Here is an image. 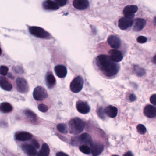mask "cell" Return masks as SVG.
Instances as JSON below:
<instances>
[{
    "mask_svg": "<svg viewBox=\"0 0 156 156\" xmlns=\"http://www.w3.org/2000/svg\"><path fill=\"white\" fill-rule=\"evenodd\" d=\"M96 63L100 70L105 76L112 77L116 75L120 69V66L110 59L109 56L100 55L96 59Z\"/></svg>",
    "mask_w": 156,
    "mask_h": 156,
    "instance_id": "1",
    "label": "cell"
},
{
    "mask_svg": "<svg viewBox=\"0 0 156 156\" xmlns=\"http://www.w3.org/2000/svg\"><path fill=\"white\" fill-rule=\"evenodd\" d=\"M85 127V123L81 119L75 118L69 122V132L72 134L77 135L81 133Z\"/></svg>",
    "mask_w": 156,
    "mask_h": 156,
    "instance_id": "2",
    "label": "cell"
},
{
    "mask_svg": "<svg viewBox=\"0 0 156 156\" xmlns=\"http://www.w3.org/2000/svg\"><path fill=\"white\" fill-rule=\"evenodd\" d=\"M30 33L33 35L40 38H49L50 34L46 30L38 27H30L29 28Z\"/></svg>",
    "mask_w": 156,
    "mask_h": 156,
    "instance_id": "3",
    "label": "cell"
},
{
    "mask_svg": "<svg viewBox=\"0 0 156 156\" xmlns=\"http://www.w3.org/2000/svg\"><path fill=\"white\" fill-rule=\"evenodd\" d=\"M83 83V78L80 76H78L71 82L70 85V90L74 93H78L82 89Z\"/></svg>",
    "mask_w": 156,
    "mask_h": 156,
    "instance_id": "4",
    "label": "cell"
},
{
    "mask_svg": "<svg viewBox=\"0 0 156 156\" xmlns=\"http://www.w3.org/2000/svg\"><path fill=\"white\" fill-rule=\"evenodd\" d=\"M33 96L36 100L40 101L47 98L48 94L44 88L42 86H38L34 90Z\"/></svg>",
    "mask_w": 156,
    "mask_h": 156,
    "instance_id": "5",
    "label": "cell"
},
{
    "mask_svg": "<svg viewBox=\"0 0 156 156\" xmlns=\"http://www.w3.org/2000/svg\"><path fill=\"white\" fill-rule=\"evenodd\" d=\"M138 10V7L135 5H129L126 6L123 10V14L125 17L133 19L135 14Z\"/></svg>",
    "mask_w": 156,
    "mask_h": 156,
    "instance_id": "6",
    "label": "cell"
},
{
    "mask_svg": "<svg viewBox=\"0 0 156 156\" xmlns=\"http://www.w3.org/2000/svg\"><path fill=\"white\" fill-rule=\"evenodd\" d=\"M16 85L18 91L21 93H25L28 92V83L24 78H18L16 80Z\"/></svg>",
    "mask_w": 156,
    "mask_h": 156,
    "instance_id": "7",
    "label": "cell"
},
{
    "mask_svg": "<svg viewBox=\"0 0 156 156\" xmlns=\"http://www.w3.org/2000/svg\"><path fill=\"white\" fill-rule=\"evenodd\" d=\"M110 59L114 62H119L123 58L122 52L117 49H112L109 52Z\"/></svg>",
    "mask_w": 156,
    "mask_h": 156,
    "instance_id": "8",
    "label": "cell"
},
{
    "mask_svg": "<svg viewBox=\"0 0 156 156\" xmlns=\"http://www.w3.org/2000/svg\"><path fill=\"white\" fill-rule=\"evenodd\" d=\"M133 24V19L126 17H122L119 19L118 26L122 30H126L131 27Z\"/></svg>",
    "mask_w": 156,
    "mask_h": 156,
    "instance_id": "9",
    "label": "cell"
},
{
    "mask_svg": "<svg viewBox=\"0 0 156 156\" xmlns=\"http://www.w3.org/2000/svg\"><path fill=\"white\" fill-rule=\"evenodd\" d=\"M91 152L93 155L98 156L101 154L104 150V146L100 143H93L90 146Z\"/></svg>",
    "mask_w": 156,
    "mask_h": 156,
    "instance_id": "10",
    "label": "cell"
},
{
    "mask_svg": "<svg viewBox=\"0 0 156 156\" xmlns=\"http://www.w3.org/2000/svg\"><path fill=\"white\" fill-rule=\"evenodd\" d=\"M76 108L78 111L83 114H88L90 111V107L85 102L78 101L76 103Z\"/></svg>",
    "mask_w": 156,
    "mask_h": 156,
    "instance_id": "11",
    "label": "cell"
},
{
    "mask_svg": "<svg viewBox=\"0 0 156 156\" xmlns=\"http://www.w3.org/2000/svg\"><path fill=\"white\" fill-rule=\"evenodd\" d=\"M23 152L29 156H35L37 155L36 148L32 144H25L22 146Z\"/></svg>",
    "mask_w": 156,
    "mask_h": 156,
    "instance_id": "12",
    "label": "cell"
},
{
    "mask_svg": "<svg viewBox=\"0 0 156 156\" xmlns=\"http://www.w3.org/2000/svg\"><path fill=\"white\" fill-rule=\"evenodd\" d=\"M73 4L76 9L83 10L89 6V2L88 0H74Z\"/></svg>",
    "mask_w": 156,
    "mask_h": 156,
    "instance_id": "13",
    "label": "cell"
},
{
    "mask_svg": "<svg viewBox=\"0 0 156 156\" xmlns=\"http://www.w3.org/2000/svg\"><path fill=\"white\" fill-rule=\"evenodd\" d=\"M108 44L114 49H118L121 46V42L120 38L116 36L111 35L107 39Z\"/></svg>",
    "mask_w": 156,
    "mask_h": 156,
    "instance_id": "14",
    "label": "cell"
},
{
    "mask_svg": "<svg viewBox=\"0 0 156 156\" xmlns=\"http://www.w3.org/2000/svg\"><path fill=\"white\" fill-rule=\"evenodd\" d=\"M43 7L47 10H57L59 9V6L55 1L46 0L43 3Z\"/></svg>",
    "mask_w": 156,
    "mask_h": 156,
    "instance_id": "15",
    "label": "cell"
},
{
    "mask_svg": "<svg viewBox=\"0 0 156 156\" xmlns=\"http://www.w3.org/2000/svg\"><path fill=\"white\" fill-rule=\"evenodd\" d=\"M144 114L146 117L153 118L156 117V107L153 105H147L144 109Z\"/></svg>",
    "mask_w": 156,
    "mask_h": 156,
    "instance_id": "16",
    "label": "cell"
},
{
    "mask_svg": "<svg viewBox=\"0 0 156 156\" xmlns=\"http://www.w3.org/2000/svg\"><path fill=\"white\" fill-rule=\"evenodd\" d=\"M33 136L30 133L25 132H19L16 134L15 137L16 140L21 142H25L31 140Z\"/></svg>",
    "mask_w": 156,
    "mask_h": 156,
    "instance_id": "17",
    "label": "cell"
},
{
    "mask_svg": "<svg viewBox=\"0 0 156 156\" xmlns=\"http://www.w3.org/2000/svg\"><path fill=\"white\" fill-rule=\"evenodd\" d=\"M55 72L57 76L59 78H64L66 76L67 70L64 65H58L55 67Z\"/></svg>",
    "mask_w": 156,
    "mask_h": 156,
    "instance_id": "18",
    "label": "cell"
},
{
    "mask_svg": "<svg viewBox=\"0 0 156 156\" xmlns=\"http://www.w3.org/2000/svg\"><path fill=\"white\" fill-rule=\"evenodd\" d=\"M105 112L109 117L114 118L117 116L118 109L114 106L109 105L104 109Z\"/></svg>",
    "mask_w": 156,
    "mask_h": 156,
    "instance_id": "19",
    "label": "cell"
},
{
    "mask_svg": "<svg viewBox=\"0 0 156 156\" xmlns=\"http://www.w3.org/2000/svg\"><path fill=\"white\" fill-rule=\"evenodd\" d=\"M80 142L84 145L90 146L93 143L92 139L90 135L87 133H83L79 137Z\"/></svg>",
    "mask_w": 156,
    "mask_h": 156,
    "instance_id": "20",
    "label": "cell"
},
{
    "mask_svg": "<svg viewBox=\"0 0 156 156\" xmlns=\"http://www.w3.org/2000/svg\"><path fill=\"white\" fill-rule=\"evenodd\" d=\"M0 87L4 90L10 91L12 89L11 83L3 76H0Z\"/></svg>",
    "mask_w": 156,
    "mask_h": 156,
    "instance_id": "21",
    "label": "cell"
},
{
    "mask_svg": "<svg viewBox=\"0 0 156 156\" xmlns=\"http://www.w3.org/2000/svg\"><path fill=\"white\" fill-rule=\"evenodd\" d=\"M146 25V21L142 18H137L134 21L133 29L135 31H139L143 29Z\"/></svg>",
    "mask_w": 156,
    "mask_h": 156,
    "instance_id": "22",
    "label": "cell"
},
{
    "mask_svg": "<svg viewBox=\"0 0 156 156\" xmlns=\"http://www.w3.org/2000/svg\"><path fill=\"white\" fill-rule=\"evenodd\" d=\"M12 106L7 102H4L0 104V111L4 113L11 112L12 111Z\"/></svg>",
    "mask_w": 156,
    "mask_h": 156,
    "instance_id": "23",
    "label": "cell"
},
{
    "mask_svg": "<svg viewBox=\"0 0 156 156\" xmlns=\"http://www.w3.org/2000/svg\"><path fill=\"white\" fill-rule=\"evenodd\" d=\"M46 81L47 85L48 88L51 89L55 84V78L53 74H51V73H49L47 75Z\"/></svg>",
    "mask_w": 156,
    "mask_h": 156,
    "instance_id": "24",
    "label": "cell"
},
{
    "mask_svg": "<svg viewBox=\"0 0 156 156\" xmlns=\"http://www.w3.org/2000/svg\"><path fill=\"white\" fill-rule=\"evenodd\" d=\"M49 153L50 150L48 145L46 143H44L37 155L38 156H47L49 155Z\"/></svg>",
    "mask_w": 156,
    "mask_h": 156,
    "instance_id": "25",
    "label": "cell"
},
{
    "mask_svg": "<svg viewBox=\"0 0 156 156\" xmlns=\"http://www.w3.org/2000/svg\"><path fill=\"white\" fill-rule=\"evenodd\" d=\"M80 150L85 154L89 155L91 154V149L88 146L82 145L80 147Z\"/></svg>",
    "mask_w": 156,
    "mask_h": 156,
    "instance_id": "26",
    "label": "cell"
},
{
    "mask_svg": "<svg viewBox=\"0 0 156 156\" xmlns=\"http://www.w3.org/2000/svg\"><path fill=\"white\" fill-rule=\"evenodd\" d=\"M57 129L60 132L63 134H66L68 133L67 127L64 124H59L58 125Z\"/></svg>",
    "mask_w": 156,
    "mask_h": 156,
    "instance_id": "27",
    "label": "cell"
},
{
    "mask_svg": "<svg viewBox=\"0 0 156 156\" xmlns=\"http://www.w3.org/2000/svg\"><path fill=\"white\" fill-rule=\"evenodd\" d=\"M136 129H137V132L140 134L144 135L145 133H146L147 132L146 128L143 125H138L136 127Z\"/></svg>",
    "mask_w": 156,
    "mask_h": 156,
    "instance_id": "28",
    "label": "cell"
},
{
    "mask_svg": "<svg viewBox=\"0 0 156 156\" xmlns=\"http://www.w3.org/2000/svg\"><path fill=\"white\" fill-rule=\"evenodd\" d=\"M24 112L26 115L27 117L30 118V119H33V120H35V119H36L37 116L33 112H32V111H30V110H25Z\"/></svg>",
    "mask_w": 156,
    "mask_h": 156,
    "instance_id": "29",
    "label": "cell"
},
{
    "mask_svg": "<svg viewBox=\"0 0 156 156\" xmlns=\"http://www.w3.org/2000/svg\"><path fill=\"white\" fill-rule=\"evenodd\" d=\"M8 68L6 66H2L0 67V74L2 76H6L8 73Z\"/></svg>",
    "mask_w": 156,
    "mask_h": 156,
    "instance_id": "30",
    "label": "cell"
},
{
    "mask_svg": "<svg viewBox=\"0 0 156 156\" xmlns=\"http://www.w3.org/2000/svg\"><path fill=\"white\" fill-rule=\"evenodd\" d=\"M38 109L40 111L43 113H45L48 111V107L44 104H40L38 106Z\"/></svg>",
    "mask_w": 156,
    "mask_h": 156,
    "instance_id": "31",
    "label": "cell"
},
{
    "mask_svg": "<svg viewBox=\"0 0 156 156\" xmlns=\"http://www.w3.org/2000/svg\"><path fill=\"white\" fill-rule=\"evenodd\" d=\"M97 114L99 117L101 119H104L105 118V112L104 110H103L102 108H100L98 110Z\"/></svg>",
    "mask_w": 156,
    "mask_h": 156,
    "instance_id": "32",
    "label": "cell"
},
{
    "mask_svg": "<svg viewBox=\"0 0 156 156\" xmlns=\"http://www.w3.org/2000/svg\"><path fill=\"white\" fill-rule=\"evenodd\" d=\"M68 0H54L59 6H63L66 4Z\"/></svg>",
    "mask_w": 156,
    "mask_h": 156,
    "instance_id": "33",
    "label": "cell"
},
{
    "mask_svg": "<svg viewBox=\"0 0 156 156\" xmlns=\"http://www.w3.org/2000/svg\"><path fill=\"white\" fill-rule=\"evenodd\" d=\"M137 41L138 43L144 44L147 41V38L144 36H139L137 38Z\"/></svg>",
    "mask_w": 156,
    "mask_h": 156,
    "instance_id": "34",
    "label": "cell"
},
{
    "mask_svg": "<svg viewBox=\"0 0 156 156\" xmlns=\"http://www.w3.org/2000/svg\"><path fill=\"white\" fill-rule=\"evenodd\" d=\"M150 102L153 105H156V94H153L150 99Z\"/></svg>",
    "mask_w": 156,
    "mask_h": 156,
    "instance_id": "35",
    "label": "cell"
},
{
    "mask_svg": "<svg viewBox=\"0 0 156 156\" xmlns=\"http://www.w3.org/2000/svg\"><path fill=\"white\" fill-rule=\"evenodd\" d=\"M32 144L35 147L36 149H38L39 147V144L38 142L35 140H33L32 141Z\"/></svg>",
    "mask_w": 156,
    "mask_h": 156,
    "instance_id": "36",
    "label": "cell"
},
{
    "mask_svg": "<svg viewBox=\"0 0 156 156\" xmlns=\"http://www.w3.org/2000/svg\"><path fill=\"white\" fill-rule=\"evenodd\" d=\"M129 99H130V100L132 102L136 100V96H135V95L133 94H131L130 95V97H129Z\"/></svg>",
    "mask_w": 156,
    "mask_h": 156,
    "instance_id": "37",
    "label": "cell"
},
{
    "mask_svg": "<svg viewBox=\"0 0 156 156\" xmlns=\"http://www.w3.org/2000/svg\"><path fill=\"white\" fill-rule=\"evenodd\" d=\"M56 155L59 156L64 155L67 156V155L66 154H65V153H62V152H59V153H58V154H57Z\"/></svg>",
    "mask_w": 156,
    "mask_h": 156,
    "instance_id": "38",
    "label": "cell"
},
{
    "mask_svg": "<svg viewBox=\"0 0 156 156\" xmlns=\"http://www.w3.org/2000/svg\"><path fill=\"white\" fill-rule=\"evenodd\" d=\"M124 156H133V154H132V153L131 152H128V153H126V154H125L124 155Z\"/></svg>",
    "mask_w": 156,
    "mask_h": 156,
    "instance_id": "39",
    "label": "cell"
},
{
    "mask_svg": "<svg viewBox=\"0 0 156 156\" xmlns=\"http://www.w3.org/2000/svg\"><path fill=\"white\" fill-rule=\"evenodd\" d=\"M153 61H154V63L155 64H156V55L154 56Z\"/></svg>",
    "mask_w": 156,
    "mask_h": 156,
    "instance_id": "40",
    "label": "cell"
},
{
    "mask_svg": "<svg viewBox=\"0 0 156 156\" xmlns=\"http://www.w3.org/2000/svg\"><path fill=\"white\" fill-rule=\"evenodd\" d=\"M154 24H155V25L156 26V16L155 17V18H154Z\"/></svg>",
    "mask_w": 156,
    "mask_h": 156,
    "instance_id": "41",
    "label": "cell"
},
{
    "mask_svg": "<svg viewBox=\"0 0 156 156\" xmlns=\"http://www.w3.org/2000/svg\"><path fill=\"white\" fill-rule=\"evenodd\" d=\"M2 54V49H1V48H0V55Z\"/></svg>",
    "mask_w": 156,
    "mask_h": 156,
    "instance_id": "42",
    "label": "cell"
}]
</instances>
